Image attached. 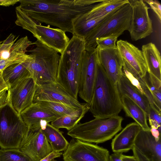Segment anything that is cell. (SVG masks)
<instances>
[{"label": "cell", "instance_id": "38", "mask_svg": "<svg viewBox=\"0 0 161 161\" xmlns=\"http://www.w3.org/2000/svg\"><path fill=\"white\" fill-rule=\"evenodd\" d=\"M2 70H0V93L3 91H8L9 86L4 80L2 76Z\"/></svg>", "mask_w": 161, "mask_h": 161}, {"label": "cell", "instance_id": "18", "mask_svg": "<svg viewBox=\"0 0 161 161\" xmlns=\"http://www.w3.org/2000/svg\"><path fill=\"white\" fill-rule=\"evenodd\" d=\"M20 115L29 130L32 131L44 128L48 123L59 117L35 103H33Z\"/></svg>", "mask_w": 161, "mask_h": 161}, {"label": "cell", "instance_id": "35", "mask_svg": "<svg viewBox=\"0 0 161 161\" xmlns=\"http://www.w3.org/2000/svg\"><path fill=\"white\" fill-rule=\"evenodd\" d=\"M132 150L133 156L137 159L138 161H152L142 154L134 146Z\"/></svg>", "mask_w": 161, "mask_h": 161}, {"label": "cell", "instance_id": "10", "mask_svg": "<svg viewBox=\"0 0 161 161\" xmlns=\"http://www.w3.org/2000/svg\"><path fill=\"white\" fill-rule=\"evenodd\" d=\"M42 101L59 103L76 109L85 103H80L57 82L37 86L33 103Z\"/></svg>", "mask_w": 161, "mask_h": 161}, {"label": "cell", "instance_id": "4", "mask_svg": "<svg viewBox=\"0 0 161 161\" xmlns=\"http://www.w3.org/2000/svg\"><path fill=\"white\" fill-rule=\"evenodd\" d=\"M27 51L32 57L28 67L31 77L37 86L56 82L60 56L58 53L39 40Z\"/></svg>", "mask_w": 161, "mask_h": 161}, {"label": "cell", "instance_id": "14", "mask_svg": "<svg viewBox=\"0 0 161 161\" xmlns=\"http://www.w3.org/2000/svg\"><path fill=\"white\" fill-rule=\"evenodd\" d=\"M19 149L32 161H39L53 151L41 129L35 131L29 130Z\"/></svg>", "mask_w": 161, "mask_h": 161}, {"label": "cell", "instance_id": "40", "mask_svg": "<svg viewBox=\"0 0 161 161\" xmlns=\"http://www.w3.org/2000/svg\"><path fill=\"white\" fill-rule=\"evenodd\" d=\"M122 153H114L110 155L109 161H122L121 159V156Z\"/></svg>", "mask_w": 161, "mask_h": 161}, {"label": "cell", "instance_id": "33", "mask_svg": "<svg viewBox=\"0 0 161 161\" xmlns=\"http://www.w3.org/2000/svg\"><path fill=\"white\" fill-rule=\"evenodd\" d=\"M143 1L147 3L156 14L160 22L161 20V5L157 0H145Z\"/></svg>", "mask_w": 161, "mask_h": 161}, {"label": "cell", "instance_id": "29", "mask_svg": "<svg viewBox=\"0 0 161 161\" xmlns=\"http://www.w3.org/2000/svg\"><path fill=\"white\" fill-rule=\"evenodd\" d=\"M15 11L17 17L15 21L16 24L29 31L33 35L35 26L36 25L41 24L31 19L22 11L18 6L16 7Z\"/></svg>", "mask_w": 161, "mask_h": 161}, {"label": "cell", "instance_id": "42", "mask_svg": "<svg viewBox=\"0 0 161 161\" xmlns=\"http://www.w3.org/2000/svg\"><path fill=\"white\" fill-rule=\"evenodd\" d=\"M2 42H2L0 41V46H1V44H2L1 43H2Z\"/></svg>", "mask_w": 161, "mask_h": 161}, {"label": "cell", "instance_id": "16", "mask_svg": "<svg viewBox=\"0 0 161 161\" xmlns=\"http://www.w3.org/2000/svg\"><path fill=\"white\" fill-rule=\"evenodd\" d=\"M97 49L98 61L108 77L114 83L117 85L123 73V65L118 49Z\"/></svg>", "mask_w": 161, "mask_h": 161}, {"label": "cell", "instance_id": "39", "mask_svg": "<svg viewBox=\"0 0 161 161\" xmlns=\"http://www.w3.org/2000/svg\"><path fill=\"white\" fill-rule=\"evenodd\" d=\"M19 0H0V6H9L19 2Z\"/></svg>", "mask_w": 161, "mask_h": 161}, {"label": "cell", "instance_id": "23", "mask_svg": "<svg viewBox=\"0 0 161 161\" xmlns=\"http://www.w3.org/2000/svg\"><path fill=\"white\" fill-rule=\"evenodd\" d=\"M122 109L126 115L133 119L139 125L142 129L145 130H150L147 122V114L145 111L136 103L127 96H121Z\"/></svg>", "mask_w": 161, "mask_h": 161}, {"label": "cell", "instance_id": "41", "mask_svg": "<svg viewBox=\"0 0 161 161\" xmlns=\"http://www.w3.org/2000/svg\"><path fill=\"white\" fill-rule=\"evenodd\" d=\"M121 159L122 161H138L134 156H127L121 154Z\"/></svg>", "mask_w": 161, "mask_h": 161}, {"label": "cell", "instance_id": "34", "mask_svg": "<svg viewBox=\"0 0 161 161\" xmlns=\"http://www.w3.org/2000/svg\"><path fill=\"white\" fill-rule=\"evenodd\" d=\"M161 112L150 105L147 119L148 120L156 121L159 125H161Z\"/></svg>", "mask_w": 161, "mask_h": 161}, {"label": "cell", "instance_id": "1", "mask_svg": "<svg viewBox=\"0 0 161 161\" xmlns=\"http://www.w3.org/2000/svg\"><path fill=\"white\" fill-rule=\"evenodd\" d=\"M103 0H19L20 9L41 24L73 32V21Z\"/></svg>", "mask_w": 161, "mask_h": 161}, {"label": "cell", "instance_id": "24", "mask_svg": "<svg viewBox=\"0 0 161 161\" xmlns=\"http://www.w3.org/2000/svg\"><path fill=\"white\" fill-rule=\"evenodd\" d=\"M128 2V0H103L97 3L90 10L77 18L88 19L103 17Z\"/></svg>", "mask_w": 161, "mask_h": 161}, {"label": "cell", "instance_id": "15", "mask_svg": "<svg viewBox=\"0 0 161 161\" xmlns=\"http://www.w3.org/2000/svg\"><path fill=\"white\" fill-rule=\"evenodd\" d=\"M33 35L37 40L61 54L68 44L70 39L65 32L58 28L40 25L35 26Z\"/></svg>", "mask_w": 161, "mask_h": 161}, {"label": "cell", "instance_id": "37", "mask_svg": "<svg viewBox=\"0 0 161 161\" xmlns=\"http://www.w3.org/2000/svg\"><path fill=\"white\" fill-rule=\"evenodd\" d=\"M8 103V92L5 90L0 93V108Z\"/></svg>", "mask_w": 161, "mask_h": 161}, {"label": "cell", "instance_id": "32", "mask_svg": "<svg viewBox=\"0 0 161 161\" xmlns=\"http://www.w3.org/2000/svg\"><path fill=\"white\" fill-rule=\"evenodd\" d=\"M123 72L131 83L138 89L142 93L145 94L141 84L138 80L126 69L123 68Z\"/></svg>", "mask_w": 161, "mask_h": 161}, {"label": "cell", "instance_id": "9", "mask_svg": "<svg viewBox=\"0 0 161 161\" xmlns=\"http://www.w3.org/2000/svg\"><path fill=\"white\" fill-rule=\"evenodd\" d=\"M97 49L85 50L82 60L78 95L90 105L92 98L97 71Z\"/></svg>", "mask_w": 161, "mask_h": 161}, {"label": "cell", "instance_id": "30", "mask_svg": "<svg viewBox=\"0 0 161 161\" xmlns=\"http://www.w3.org/2000/svg\"><path fill=\"white\" fill-rule=\"evenodd\" d=\"M118 37L109 36L100 37L96 39V47L98 49H117L116 42Z\"/></svg>", "mask_w": 161, "mask_h": 161}, {"label": "cell", "instance_id": "36", "mask_svg": "<svg viewBox=\"0 0 161 161\" xmlns=\"http://www.w3.org/2000/svg\"><path fill=\"white\" fill-rule=\"evenodd\" d=\"M62 154L61 152L53 151L39 161H55V158L60 157Z\"/></svg>", "mask_w": 161, "mask_h": 161}, {"label": "cell", "instance_id": "17", "mask_svg": "<svg viewBox=\"0 0 161 161\" xmlns=\"http://www.w3.org/2000/svg\"><path fill=\"white\" fill-rule=\"evenodd\" d=\"M134 147L151 161H161V137L156 138L150 130H140L136 137Z\"/></svg>", "mask_w": 161, "mask_h": 161}, {"label": "cell", "instance_id": "21", "mask_svg": "<svg viewBox=\"0 0 161 161\" xmlns=\"http://www.w3.org/2000/svg\"><path fill=\"white\" fill-rule=\"evenodd\" d=\"M146 62L147 73L161 80V60L159 51L151 42L144 45L142 50Z\"/></svg>", "mask_w": 161, "mask_h": 161}, {"label": "cell", "instance_id": "12", "mask_svg": "<svg viewBox=\"0 0 161 161\" xmlns=\"http://www.w3.org/2000/svg\"><path fill=\"white\" fill-rule=\"evenodd\" d=\"M132 8L131 19L128 30L131 38L137 41L145 38L153 32L152 21L147 7L143 0H129Z\"/></svg>", "mask_w": 161, "mask_h": 161}, {"label": "cell", "instance_id": "5", "mask_svg": "<svg viewBox=\"0 0 161 161\" xmlns=\"http://www.w3.org/2000/svg\"><path fill=\"white\" fill-rule=\"evenodd\" d=\"M123 118L118 115L106 119H94L83 123H79L67 134L80 141L97 144L111 139L122 129Z\"/></svg>", "mask_w": 161, "mask_h": 161}, {"label": "cell", "instance_id": "22", "mask_svg": "<svg viewBox=\"0 0 161 161\" xmlns=\"http://www.w3.org/2000/svg\"><path fill=\"white\" fill-rule=\"evenodd\" d=\"M32 59L31 55V57L25 61L12 64L3 70V77L9 87L22 80L31 77L28 67Z\"/></svg>", "mask_w": 161, "mask_h": 161}, {"label": "cell", "instance_id": "11", "mask_svg": "<svg viewBox=\"0 0 161 161\" xmlns=\"http://www.w3.org/2000/svg\"><path fill=\"white\" fill-rule=\"evenodd\" d=\"M37 86L31 77L22 80L10 87L8 91V103L19 114L33 104Z\"/></svg>", "mask_w": 161, "mask_h": 161}, {"label": "cell", "instance_id": "27", "mask_svg": "<svg viewBox=\"0 0 161 161\" xmlns=\"http://www.w3.org/2000/svg\"><path fill=\"white\" fill-rule=\"evenodd\" d=\"M35 103L59 117L70 114L77 110L64 104L54 102L42 101Z\"/></svg>", "mask_w": 161, "mask_h": 161}, {"label": "cell", "instance_id": "31", "mask_svg": "<svg viewBox=\"0 0 161 161\" xmlns=\"http://www.w3.org/2000/svg\"><path fill=\"white\" fill-rule=\"evenodd\" d=\"M18 37L14 39L15 36L11 33L3 42L0 46V59L6 60L9 57L11 48Z\"/></svg>", "mask_w": 161, "mask_h": 161}, {"label": "cell", "instance_id": "28", "mask_svg": "<svg viewBox=\"0 0 161 161\" xmlns=\"http://www.w3.org/2000/svg\"><path fill=\"white\" fill-rule=\"evenodd\" d=\"M0 161H32L18 148L1 149Z\"/></svg>", "mask_w": 161, "mask_h": 161}, {"label": "cell", "instance_id": "19", "mask_svg": "<svg viewBox=\"0 0 161 161\" xmlns=\"http://www.w3.org/2000/svg\"><path fill=\"white\" fill-rule=\"evenodd\" d=\"M142 129L136 122L127 125L112 140L111 146L114 153H122L132 150L136 137Z\"/></svg>", "mask_w": 161, "mask_h": 161}, {"label": "cell", "instance_id": "2", "mask_svg": "<svg viewBox=\"0 0 161 161\" xmlns=\"http://www.w3.org/2000/svg\"><path fill=\"white\" fill-rule=\"evenodd\" d=\"M89 111L95 118L106 119L118 115L122 109L117 85L107 75L97 61L96 80Z\"/></svg>", "mask_w": 161, "mask_h": 161}, {"label": "cell", "instance_id": "7", "mask_svg": "<svg viewBox=\"0 0 161 161\" xmlns=\"http://www.w3.org/2000/svg\"><path fill=\"white\" fill-rule=\"evenodd\" d=\"M29 129L8 103L0 108V147L19 149Z\"/></svg>", "mask_w": 161, "mask_h": 161}, {"label": "cell", "instance_id": "8", "mask_svg": "<svg viewBox=\"0 0 161 161\" xmlns=\"http://www.w3.org/2000/svg\"><path fill=\"white\" fill-rule=\"evenodd\" d=\"M64 161H109L107 149L73 138L63 154Z\"/></svg>", "mask_w": 161, "mask_h": 161}, {"label": "cell", "instance_id": "26", "mask_svg": "<svg viewBox=\"0 0 161 161\" xmlns=\"http://www.w3.org/2000/svg\"><path fill=\"white\" fill-rule=\"evenodd\" d=\"M42 133L50 145L53 151L61 152L65 151L69 142L63 135L62 131L48 123L41 129Z\"/></svg>", "mask_w": 161, "mask_h": 161}, {"label": "cell", "instance_id": "6", "mask_svg": "<svg viewBox=\"0 0 161 161\" xmlns=\"http://www.w3.org/2000/svg\"><path fill=\"white\" fill-rule=\"evenodd\" d=\"M132 15V7L129 1L112 12L88 33L84 39L85 50H95L97 47L96 40L97 38L109 36L118 38L125 31L128 30Z\"/></svg>", "mask_w": 161, "mask_h": 161}, {"label": "cell", "instance_id": "43", "mask_svg": "<svg viewBox=\"0 0 161 161\" xmlns=\"http://www.w3.org/2000/svg\"><path fill=\"white\" fill-rule=\"evenodd\" d=\"M0 54H1V53H0Z\"/></svg>", "mask_w": 161, "mask_h": 161}, {"label": "cell", "instance_id": "13", "mask_svg": "<svg viewBox=\"0 0 161 161\" xmlns=\"http://www.w3.org/2000/svg\"><path fill=\"white\" fill-rule=\"evenodd\" d=\"M117 47L124 68L133 75L138 74L145 77L147 72L146 62L142 51L126 41L117 42Z\"/></svg>", "mask_w": 161, "mask_h": 161}, {"label": "cell", "instance_id": "20", "mask_svg": "<svg viewBox=\"0 0 161 161\" xmlns=\"http://www.w3.org/2000/svg\"><path fill=\"white\" fill-rule=\"evenodd\" d=\"M120 96H127L138 105L146 112L148 116L150 103L146 96L133 85L123 73L117 84Z\"/></svg>", "mask_w": 161, "mask_h": 161}, {"label": "cell", "instance_id": "25", "mask_svg": "<svg viewBox=\"0 0 161 161\" xmlns=\"http://www.w3.org/2000/svg\"><path fill=\"white\" fill-rule=\"evenodd\" d=\"M89 109V104L85 103L83 106L72 113L59 117L52 121L51 125L58 129L65 128L69 131L80 123Z\"/></svg>", "mask_w": 161, "mask_h": 161}, {"label": "cell", "instance_id": "3", "mask_svg": "<svg viewBox=\"0 0 161 161\" xmlns=\"http://www.w3.org/2000/svg\"><path fill=\"white\" fill-rule=\"evenodd\" d=\"M83 39L73 35L61 54L56 82L78 99L81 65L85 51Z\"/></svg>", "mask_w": 161, "mask_h": 161}]
</instances>
